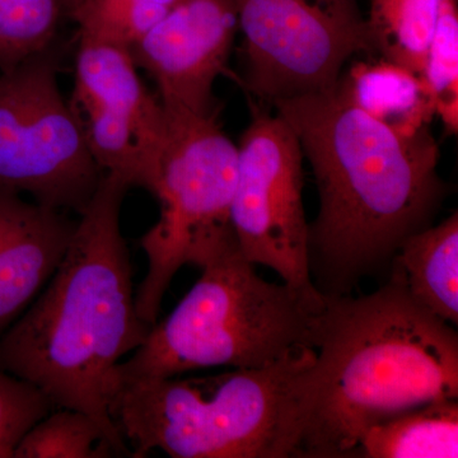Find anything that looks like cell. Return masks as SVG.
Here are the masks:
<instances>
[{
  "mask_svg": "<svg viewBox=\"0 0 458 458\" xmlns=\"http://www.w3.org/2000/svg\"><path fill=\"white\" fill-rule=\"evenodd\" d=\"M312 165L318 214L309 225V267L325 297L349 295L388 276L412 234L432 225L445 195L429 126L403 135L377 122L335 86L274 102Z\"/></svg>",
  "mask_w": 458,
  "mask_h": 458,
  "instance_id": "obj_1",
  "label": "cell"
},
{
  "mask_svg": "<svg viewBox=\"0 0 458 458\" xmlns=\"http://www.w3.org/2000/svg\"><path fill=\"white\" fill-rule=\"evenodd\" d=\"M129 189L104 174L53 278L0 336V369L38 387L55 408L90 415L126 457L131 448L108 411L114 370L152 328L135 307L120 225Z\"/></svg>",
  "mask_w": 458,
  "mask_h": 458,
  "instance_id": "obj_2",
  "label": "cell"
},
{
  "mask_svg": "<svg viewBox=\"0 0 458 458\" xmlns=\"http://www.w3.org/2000/svg\"><path fill=\"white\" fill-rule=\"evenodd\" d=\"M313 394L297 457L351 458L367 430L458 400V334L387 279L327 297L313 328Z\"/></svg>",
  "mask_w": 458,
  "mask_h": 458,
  "instance_id": "obj_3",
  "label": "cell"
},
{
  "mask_svg": "<svg viewBox=\"0 0 458 458\" xmlns=\"http://www.w3.org/2000/svg\"><path fill=\"white\" fill-rule=\"evenodd\" d=\"M315 349L265 369L114 379L108 411L131 457H297L313 393Z\"/></svg>",
  "mask_w": 458,
  "mask_h": 458,
  "instance_id": "obj_4",
  "label": "cell"
},
{
  "mask_svg": "<svg viewBox=\"0 0 458 458\" xmlns=\"http://www.w3.org/2000/svg\"><path fill=\"white\" fill-rule=\"evenodd\" d=\"M255 267L238 246L205 264L176 309L116 367L114 378H165L216 367L265 369L312 348L327 297L267 282Z\"/></svg>",
  "mask_w": 458,
  "mask_h": 458,
  "instance_id": "obj_5",
  "label": "cell"
},
{
  "mask_svg": "<svg viewBox=\"0 0 458 458\" xmlns=\"http://www.w3.org/2000/svg\"><path fill=\"white\" fill-rule=\"evenodd\" d=\"M218 117L219 110L203 116L168 114L170 132L152 191L161 214L141 237L148 271L135 291L138 315L152 327L181 267L201 269L238 246L232 223L238 148Z\"/></svg>",
  "mask_w": 458,
  "mask_h": 458,
  "instance_id": "obj_6",
  "label": "cell"
},
{
  "mask_svg": "<svg viewBox=\"0 0 458 458\" xmlns=\"http://www.w3.org/2000/svg\"><path fill=\"white\" fill-rule=\"evenodd\" d=\"M104 174L60 90L53 47L0 72V189L80 216Z\"/></svg>",
  "mask_w": 458,
  "mask_h": 458,
  "instance_id": "obj_7",
  "label": "cell"
},
{
  "mask_svg": "<svg viewBox=\"0 0 458 458\" xmlns=\"http://www.w3.org/2000/svg\"><path fill=\"white\" fill-rule=\"evenodd\" d=\"M245 87L262 105L335 86L355 54L375 53L358 0H232Z\"/></svg>",
  "mask_w": 458,
  "mask_h": 458,
  "instance_id": "obj_8",
  "label": "cell"
},
{
  "mask_svg": "<svg viewBox=\"0 0 458 458\" xmlns=\"http://www.w3.org/2000/svg\"><path fill=\"white\" fill-rule=\"evenodd\" d=\"M237 148L232 223L241 252L298 291L321 294L310 274L304 156L294 131L278 114L256 106Z\"/></svg>",
  "mask_w": 458,
  "mask_h": 458,
  "instance_id": "obj_9",
  "label": "cell"
},
{
  "mask_svg": "<svg viewBox=\"0 0 458 458\" xmlns=\"http://www.w3.org/2000/svg\"><path fill=\"white\" fill-rule=\"evenodd\" d=\"M137 68L128 49L80 38L69 102L102 172L152 194L170 119Z\"/></svg>",
  "mask_w": 458,
  "mask_h": 458,
  "instance_id": "obj_10",
  "label": "cell"
},
{
  "mask_svg": "<svg viewBox=\"0 0 458 458\" xmlns=\"http://www.w3.org/2000/svg\"><path fill=\"white\" fill-rule=\"evenodd\" d=\"M237 30L232 0H180L131 54L155 80L168 114L203 116L219 110L213 87L227 72Z\"/></svg>",
  "mask_w": 458,
  "mask_h": 458,
  "instance_id": "obj_11",
  "label": "cell"
},
{
  "mask_svg": "<svg viewBox=\"0 0 458 458\" xmlns=\"http://www.w3.org/2000/svg\"><path fill=\"white\" fill-rule=\"evenodd\" d=\"M77 225L63 210L0 189V336L53 278Z\"/></svg>",
  "mask_w": 458,
  "mask_h": 458,
  "instance_id": "obj_12",
  "label": "cell"
},
{
  "mask_svg": "<svg viewBox=\"0 0 458 458\" xmlns=\"http://www.w3.org/2000/svg\"><path fill=\"white\" fill-rule=\"evenodd\" d=\"M388 279L437 318L458 324V214L412 234L391 261Z\"/></svg>",
  "mask_w": 458,
  "mask_h": 458,
  "instance_id": "obj_13",
  "label": "cell"
},
{
  "mask_svg": "<svg viewBox=\"0 0 458 458\" xmlns=\"http://www.w3.org/2000/svg\"><path fill=\"white\" fill-rule=\"evenodd\" d=\"M337 87L355 107L399 134H417L436 114L420 75L384 57L355 63Z\"/></svg>",
  "mask_w": 458,
  "mask_h": 458,
  "instance_id": "obj_14",
  "label": "cell"
},
{
  "mask_svg": "<svg viewBox=\"0 0 458 458\" xmlns=\"http://www.w3.org/2000/svg\"><path fill=\"white\" fill-rule=\"evenodd\" d=\"M352 457L457 458L458 400L427 403L369 428Z\"/></svg>",
  "mask_w": 458,
  "mask_h": 458,
  "instance_id": "obj_15",
  "label": "cell"
},
{
  "mask_svg": "<svg viewBox=\"0 0 458 458\" xmlns=\"http://www.w3.org/2000/svg\"><path fill=\"white\" fill-rule=\"evenodd\" d=\"M373 49L382 57L423 74L441 0H370Z\"/></svg>",
  "mask_w": 458,
  "mask_h": 458,
  "instance_id": "obj_16",
  "label": "cell"
},
{
  "mask_svg": "<svg viewBox=\"0 0 458 458\" xmlns=\"http://www.w3.org/2000/svg\"><path fill=\"white\" fill-rule=\"evenodd\" d=\"M120 457L106 432L90 415L60 408L51 411L26 433L13 458Z\"/></svg>",
  "mask_w": 458,
  "mask_h": 458,
  "instance_id": "obj_17",
  "label": "cell"
},
{
  "mask_svg": "<svg viewBox=\"0 0 458 458\" xmlns=\"http://www.w3.org/2000/svg\"><path fill=\"white\" fill-rule=\"evenodd\" d=\"M180 0H82L71 18L80 38L108 42L131 51Z\"/></svg>",
  "mask_w": 458,
  "mask_h": 458,
  "instance_id": "obj_18",
  "label": "cell"
},
{
  "mask_svg": "<svg viewBox=\"0 0 458 458\" xmlns=\"http://www.w3.org/2000/svg\"><path fill=\"white\" fill-rule=\"evenodd\" d=\"M59 0H0V72L53 47Z\"/></svg>",
  "mask_w": 458,
  "mask_h": 458,
  "instance_id": "obj_19",
  "label": "cell"
},
{
  "mask_svg": "<svg viewBox=\"0 0 458 458\" xmlns=\"http://www.w3.org/2000/svg\"><path fill=\"white\" fill-rule=\"evenodd\" d=\"M421 80L432 98L436 114L441 116L448 131L456 134L458 128L457 0H441Z\"/></svg>",
  "mask_w": 458,
  "mask_h": 458,
  "instance_id": "obj_20",
  "label": "cell"
},
{
  "mask_svg": "<svg viewBox=\"0 0 458 458\" xmlns=\"http://www.w3.org/2000/svg\"><path fill=\"white\" fill-rule=\"evenodd\" d=\"M54 409L38 387L0 369V458H13L21 439Z\"/></svg>",
  "mask_w": 458,
  "mask_h": 458,
  "instance_id": "obj_21",
  "label": "cell"
},
{
  "mask_svg": "<svg viewBox=\"0 0 458 458\" xmlns=\"http://www.w3.org/2000/svg\"><path fill=\"white\" fill-rule=\"evenodd\" d=\"M60 4H62L63 11H64L65 14H68L69 17L73 14L75 9L78 8V5L81 4L82 0H59Z\"/></svg>",
  "mask_w": 458,
  "mask_h": 458,
  "instance_id": "obj_22",
  "label": "cell"
}]
</instances>
